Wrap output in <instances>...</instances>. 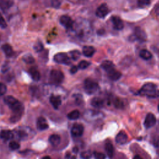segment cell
<instances>
[{
  "label": "cell",
  "mask_w": 159,
  "mask_h": 159,
  "mask_svg": "<svg viewBox=\"0 0 159 159\" xmlns=\"http://www.w3.org/2000/svg\"><path fill=\"white\" fill-rule=\"evenodd\" d=\"M139 93L142 96H147L150 98H155L159 97V90L157 86L152 83L145 84L139 90Z\"/></svg>",
  "instance_id": "cell-1"
},
{
  "label": "cell",
  "mask_w": 159,
  "mask_h": 159,
  "mask_svg": "<svg viewBox=\"0 0 159 159\" xmlns=\"http://www.w3.org/2000/svg\"><path fill=\"white\" fill-rule=\"evenodd\" d=\"M4 102L7 105L9 108L15 112H23L24 107L21 102H19L16 98L12 96H7L4 98Z\"/></svg>",
  "instance_id": "cell-2"
},
{
  "label": "cell",
  "mask_w": 159,
  "mask_h": 159,
  "mask_svg": "<svg viewBox=\"0 0 159 159\" xmlns=\"http://www.w3.org/2000/svg\"><path fill=\"white\" fill-rule=\"evenodd\" d=\"M84 89L87 93L92 95L99 90L98 84L91 79H86L84 82Z\"/></svg>",
  "instance_id": "cell-3"
},
{
  "label": "cell",
  "mask_w": 159,
  "mask_h": 159,
  "mask_svg": "<svg viewBox=\"0 0 159 159\" xmlns=\"http://www.w3.org/2000/svg\"><path fill=\"white\" fill-rule=\"evenodd\" d=\"M50 81L54 84H60L63 82L64 80L63 73L58 70H52L50 74Z\"/></svg>",
  "instance_id": "cell-4"
},
{
  "label": "cell",
  "mask_w": 159,
  "mask_h": 159,
  "mask_svg": "<svg viewBox=\"0 0 159 159\" xmlns=\"http://www.w3.org/2000/svg\"><path fill=\"white\" fill-rule=\"evenodd\" d=\"M103 114L95 110H88L84 113V117L87 121H97L102 119Z\"/></svg>",
  "instance_id": "cell-5"
},
{
  "label": "cell",
  "mask_w": 159,
  "mask_h": 159,
  "mask_svg": "<svg viewBox=\"0 0 159 159\" xmlns=\"http://www.w3.org/2000/svg\"><path fill=\"white\" fill-rule=\"evenodd\" d=\"M54 60L58 63L69 65L71 64V60L69 57L65 53H58L54 57Z\"/></svg>",
  "instance_id": "cell-6"
},
{
  "label": "cell",
  "mask_w": 159,
  "mask_h": 159,
  "mask_svg": "<svg viewBox=\"0 0 159 159\" xmlns=\"http://www.w3.org/2000/svg\"><path fill=\"white\" fill-rule=\"evenodd\" d=\"M84 132V127L80 124H75L71 130V135L74 137H81Z\"/></svg>",
  "instance_id": "cell-7"
},
{
  "label": "cell",
  "mask_w": 159,
  "mask_h": 159,
  "mask_svg": "<svg viewBox=\"0 0 159 159\" xmlns=\"http://www.w3.org/2000/svg\"><path fill=\"white\" fill-rule=\"evenodd\" d=\"M156 122L157 119L155 115L152 113H148V114H147L145 117L144 121V126L145 127V128L149 129L155 126Z\"/></svg>",
  "instance_id": "cell-8"
},
{
  "label": "cell",
  "mask_w": 159,
  "mask_h": 159,
  "mask_svg": "<svg viewBox=\"0 0 159 159\" xmlns=\"http://www.w3.org/2000/svg\"><path fill=\"white\" fill-rule=\"evenodd\" d=\"M60 24L67 29H71L73 26V22L70 17L67 15L61 16L60 19Z\"/></svg>",
  "instance_id": "cell-9"
},
{
  "label": "cell",
  "mask_w": 159,
  "mask_h": 159,
  "mask_svg": "<svg viewBox=\"0 0 159 159\" xmlns=\"http://www.w3.org/2000/svg\"><path fill=\"white\" fill-rule=\"evenodd\" d=\"M109 13V9L106 4L100 5L96 11V15L100 18H104Z\"/></svg>",
  "instance_id": "cell-10"
},
{
  "label": "cell",
  "mask_w": 159,
  "mask_h": 159,
  "mask_svg": "<svg viewBox=\"0 0 159 159\" xmlns=\"http://www.w3.org/2000/svg\"><path fill=\"white\" fill-rule=\"evenodd\" d=\"M134 36L135 38L140 42H144L147 39V35L145 31L139 27L135 28Z\"/></svg>",
  "instance_id": "cell-11"
},
{
  "label": "cell",
  "mask_w": 159,
  "mask_h": 159,
  "mask_svg": "<svg viewBox=\"0 0 159 159\" xmlns=\"http://www.w3.org/2000/svg\"><path fill=\"white\" fill-rule=\"evenodd\" d=\"M113 25L116 30H122L124 28V23L122 19L118 16H113L111 19Z\"/></svg>",
  "instance_id": "cell-12"
},
{
  "label": "cell",
  "mask_w": 159,
  "mask_h": 159,
  "mask_svg": "<svg viewBox=\"0 0 159 159\" xmlns=\"http://www.w3.org/2000/svg\"><path fill=\"white\" fill-rule=\"evenodd\" d=\"M128 137L125 132L121 131L116 137V142L119 145H124L127 141Z\"/></svg>",
  "instance_id": "cell-13"
},
{
  "label": "cell",
  "mask_w": 159,
  "mask_h": 159,
  "mask_svg": "<svg viewBox=\"0 0 159 159\" xmlns=\"http://www.w3.org/2000/svg\"><path fill=\"white\" fill-rule=\"evenodd\" d=\"M37 128L39 131H44L49 128V125L44 118L40 117L38 118L37 121Z\"/></svg>",
  "instance_id": "cell-14"
},
{
  "label": "cell",
  "mask_w": 159,
  "mask_h": 159,
  "mask_svg": "<svg viewBox=\"0 0 159 159\" xmlns=\"http://www.w3.org/2000/svg\"><path fill=\"white\" fill-rule=\"evenodd\" d=\"M108 77L113 81H116L121 77L122 74L119 71H117L115 70V68H113L109 71H108Z\"/></svg>",
  "instance_id": "cell-15"
},
{
  "label": "cell",
  "mask_w": 159,
  "mask_h": 159,
  "mask_svg": "<svg viewBox=\"0 0 159 159\" xmlns=\"http://www.w3.org/2000/svg\"><path fill=\"white\" fill-rule=\"evenodd\" d=\"M50 102L53 106V107L57 110L58 107L61 105L62 104V100L61 97L60 96H54L52 95L50 98Z\"/></svg>",
  "instance_id": "cell-16"
},
{
  "label": "cell",
  "mask_w": 159,
  "mask_h": 159,
  "mask_svg": "<svg viewBox=\"0 0 159 159\" xmlns=\"http://www.w3.org/2000/svg\"><path fill=\"white\" fill-rule=\"evenodd\" d=\"M13 137H14V135L13 132L10 130H3V131H2L1 132H0V137L5 140H10L13 139Z\"/></svg>",
  "instance_id": "cell-17"
},
{
  "label": "cell",
  "mask_w": 159,
  "mask_h": 159,
  "mask_svg": "<svg viewBox=\"0 0 159 159\" xmlns=\"http://www.w3.org/2000/svg\"><path fill=\"white\" fill-rule=\"evenodd\" d=\"M95 52V49L92 46H84L83 48V54L85 57H91Z\"/></svg>",
  "instance_id": "cell-18"
},
{
  "label": "cell",
  "mask_w": 159,
  "mask_h": 159,
  "mask_svg": "<svg viewBox=\"0 0 159 159\" xmlns=\"http://www.w3.org/2000/svg\"><path fill=\"white\" fill-rule=\"evenodd\" d=\"M91 105L95 108H101L104 105V101L100 98L95 97L92 99L91 101Z\"/></svg>",
  "instance_id": "cell-19"
},
{
  "label": "cell",
  "mask_w": 159,
  "mask_h": 159,
  "mask_svg": "<svg viewBox=\"0 0 159 159\" xmlns=\"http://www.w3.org/2000/svg\"><path fill=\"white\" fill-rule=\"evenodd\" d=\"M13 5L12 0H0V9L2 10L9 9Z\"/></svg>",
  "instance_id": "cell-20"
},
{
  "label": "cell",
  "mask_w": 159,
  "mask_h": 159,
  "mask_svg": "<svg viewBox=\"0 0 159 159\" xmlns=\"http://www.w3.org/2000/svg\"><path fill=\"white\" fill-rule=\"evenodd\" d=\"M101 67L103 70H105L106 71H109L110 70L114 68V63L110 61V60H105L103 61L101 64Z\"/></svg>",
  "instance_id": "cell-21"
},
{
  "label": "cell",
  "mask_w": 159,
  "mask_h": 159,
  "mask_svg": "<svg viewBox=\"0 0 159 159\" xmlns=\"http://www.w3.org/2000/svg\"><path fill=\"white\" fill-rule=\"evenodd\" d=\"M105 150L107 153V155L110 158L113 157V154H114V147H113V144L110 142L108 141L105 144Z\"/></svg>",
  "instance_id": "cell-22"
},
{
  "label": "cell",
  "mask_w": 159,
  "mask_h": 159,
  "mask_svg": "<svg viewBox=\"0 0 159 159\" xmlns=\"http://www.w3.org/2000/svg\"><path fill=\"white\" fill-rule=\"evenodd\" d=\"M61 141L60 137L57 134H52L49 137V142L53 146H57Z\"/></svg>",
  "instance_id": "cell-23"
},
{
  "label": "cell",
  "mask_w": 159,
  "mask_h": 159,
  "mask_svg": "<svg viewBox=\"0 0 159 159\" xmlns=\"http://www.w3.org/2000/svg\"><path fill=\"white\" fill-rule=\"evenodd\" d=\"M2 48L3 51L5 52V55L7 57H10L13 56V55L14 54V52H13L12 47L10 45H9V44H4L2 46Z\"/></svg>",
  "instance_id": "cell-24"
},
{
  "label": "cell",
  "mask_w": 159,
  "mask_h": 159,
  "mask_svg": "<svg viewBox=\"0 0 159 159\" xmlns=\"http://www.w3.org/2000/svg\"><path fill=\"white\" fill-rule=\"evenodd\" d=\"M30 74H31V76L32 77V78L33 79L34 81H36V82H38L39 80H40V78H41V75H40V73L39 72V71L35 68H31L30 70Z\"/></svg>",
  "instance_id": "cell-25"
},
{
  "label": "cell",
  "mask_w": 159,
  "mask_h": 159,
  "mask_svg": "<svg viewBox=\"0 0 159 159\" xmlns=\"http://www.w3.org/2000/svg\"><path fill=\"white\" fill-rule=\"evenodd\" d=\"M139 55L140 57L144 59V60H149L152 58V54L147 50L146 49H143L140 52V54H139Z\"/></svg>",
  "instance_id": "cell-26"
},
{
  "label": "cell",
  "mask_w": 159,
  "mask_h": 159,
  "mask_svg": "<svg viewBox=\"0 0 159 159\" xmlns=\"http://www.w3.org/2000/svg\"><path fill=\"white\" fill-rule=\"evenodd\" d=\"M80 117V112L78 110H73L69 113L67 118L70 120H76Z\"/></svg>",
  "instance_id": "cell-27"
},
{
  "label": "cell",
  "mask_w": 159,
  "mask_h": 159,
  "mask_svg": "<svg viewBox=\"0 0 159 159\" xmlns=\"http://www.w3.org/2000/svg\"><path fill=\"white\" fill-rule=\"evenodd\" d=\"M23 112H15L13 113V115L11 117L10 121L12 122H18L21 118Z\"/></svg>",
  "instance_id": "cell-28"
},
{
  "label": "cell",
  "mask_w": 159,
  "mask_h": 159,
  "mask_svg": "<svg viewBox=\"0 0 159 159\" xmlns=\"http://www.w3.org/2000/svg\"><path fill=\"white\" fill-rule=\"evenodd\" d=\"M70 54L71 58L73 60H77L78 58H80V56H81V53L77 50L71 51L70 52Z\"/></svg>",
  "instance_id": "cell-29"
},
{
  "label": "cell",
  "mask_w": 159,
  "mask_h": 159,
  "mask_svg": "<svg viewBox=\"0 0 159 159\" xmlns=\"http://www.w3.org/2000/svg\"><path fill=\"white\" fill-rule=\"evenodd\" d=\"M23 60L24 62L29 63V64L33 63L35 62V59L31 54H28V55H24L23 58Z\"/></svg>",
  "instance_id": "cell-30"
},
{
  "label": "cell",
  "mask_w": 159,
  "mask_h": 159,
  "mask_svg": "<svg viewBox=\"0 0 159 159\" xmlns=\"http://www.w3.org/2000/svg\"><path fill=\"white\" fill-rule=\"evenodd\" d=\"M151 0H137V5L140 8H144L150 4Z\"/></svg>",
  "instance_id": "cell-31"
},
{
  "label": "cell",
  "mask_w": 159,
  "mask_h": 159,
  "mask_svg": "<svg viewBox=\"0 0 159 159\" xmlns=\"http://www.w3.org/2000/svg\"><path fill=\"white\" fill-rule=\"evenodd\" d=\"M114 105L116 108H122L125 105L121 99L116 98L114 101Z\"/></svg>",
  "instance_id": "cell-32"
},
{
  "label": "cell",
  "mask_w": 159,
  "mask_h": 159,
  "mask_svg": "<svg viewBox=\"0 0 159 159\" xmlns=\"http://www.w3.org/2000/svg\"><path fill=\"white\" fill-rule=\"evenodd\" d=\"M90 65V62H88L86 60H82L79 63L78 68H80V69H82V70H84V69L88 68Z\"/></svg>",
  "instance_id": "cell-33"
},
{
  "label": "cell",
  "mask_w": 159,
  "mask_h": 159,
  "mask_svg": "<svg viewBox=\"0 0 159 159\" xmlns=\"http://www.w3.org/2000/svg\"><path fill=\"white\" fill-rule=\"evenodd\" d=\"M9 147L12 150H18V148H19L20 145L15 141H11L9 144Z\"/></svg>",
  "instance_id": "cell-34"
},
{
  "label": "cell",
  "mask_w": 159,
  "mask_h": 159,
  "mask_svg": "<svg viewBox=\"0 0 159 159\" xmlns=\"http://www.w3.org/2000/svg\"><path fill=\"white\" fill-rule=\"evenodd\" d=\"M34 50L37 52H41L43 49H44V46L43 44L41 42H36L34 46Z\"/></svg>",
  "instance_id": "cell-35"
},
{
  "label": "cell",
  "mask_w": 159,
  "mask_h": 159,
  "mask_svg": "<svg viewBox=\"0 0 159 159\" xmlns=\"http://www.w3.org/2000/svg\"><path fill=\"white\" fill-rule=\"evenodd\" d=\"M6 92H7L6 86L3 83H0V96H3L5 95Z\"/></svg>",
  "instance_id": "cell-36"
},
{
  "label": "cell",
  "mask_w": 159,
  "mask_h": 159,
  "mask_svg": "<svg viewBox=\"0 0 159 159\" xmlns=\"http://www.w3.org/2000/svg\"><path fill=\"white\" fill-rule=\"evenodd\" d=\"M62 3L61 0H51V5L55 8H58L60 6Z\"/></svg>",
  "instance_id": "cell-37"
},
{
  "label": "cell",
  "mask_w": 159,
  "mask_h": 159,
  "mask_svg": "<svg viewBox=\"0 0 159 159\" xmlns=\"http://www.w3.org/2000/svg\"><path fill=\"white\" fill-rule=\"evenodd\" d=\"M0 27L3 29H5L7 27V23L1 13H0Z\"/></svg>",
  "instance_id": "cell-38"
},
{
  "label": "cell",
  "mask_w": 159,
  "mask_h": 159,
  "mask_svg": "<svg viewBox=\"0 0 159 159\" xmlns=\"http://www.w3.org/2000/svg\"><path fill=\"white\" fill-rule=\"evenodd\" d=\"M18 135L20 139H25L28 137V134L23 131H19L18 132Z\"/></svg>",
  "instance_id": "cell-39"
},
{
  "label": "cell",
  "mask_w": 159,
  "mask_h": 159,
  "mask_svg": "<svg viewBox=\"0 0 159 159\" xmlns=\"http://www.w3.org/2000/svg\"><path fill=\"white\" fill-rule=\"evenodd\" d=\"M94 156L96 158H98V159H104L106 158V156L105 154L100 152H94Z\"/></svg>",
  "instance_id": "cell-40"
},
{
  "label": "cell",
  "mask_w": 159,
  "mask_h": 159,
  "mask_svg": "<svg viewBox=\"0 0 159 159\" xmlns=\"http://www.w3.org/2000/svg\"><path fill=\"white\" fill-rule=\"evenodd\" d=\"M91 155L92 154L90 153V152H87V151H85V152H84L81 153V157L82 158H90L91 157Z\"/></svg>",
  "instance_id": "cell-41"
},
{
  "label": "cell",
  "mask_w": 159,
  "mask_h": 159,
  "mask_svg": "<svg viewBox=\"0 0 159 159\" xmlns=\"http://www.w3.org/2000/svg\"><path fill=\"white\" fill-rule=\"evenodd\" d=\"M78 71V67L76 66H73L70 69V73L71 74H75Z\"/></svg>",
  "instance_id": "cell-42"
},
{
  "label": "cell",
  "mask_w": 159,
  "mask_h": 159,
  "mask_svg": "<svg viewBox=\"0 0 159 159\" xmlns=\"http://www.w3.org/2000/svg\"><path fill=\"white\" fill-rule=\"evenodd\" d=\"M153 144L155 147H159V137H156L154 140H153Z\"/></svg>",
  "instance_id": "cell-43"
},
{
  "label": "cell",
  "mask_w": 159,
  "mask_h": 159,
  "mask_svg": "<svg viewBox=\"0 0 159 159\" xmlns=\"http://www.w3.org/2000/svg\"><path fill=\"white\" fill-rule=\"evenodd\" d=\"M155 12H156V14H157V15L159 16V6H158L156 8V10H155Z\"/></svg>",
  "instance_id": "cell-44"
},
{
  "label": "cell",
  "mask_w": 159,
  "mask_h": 159,
  "mask_svg": "<svg viewBox=\"0 0 159 159\" xmlns=\"http://www.w3.org/2000/svg\"><path fill=\"white\" fill-rule=\"evenodd\" d=\"M141 158V157H139V156H135V157H134V158Z\"/></svg>",
  "instance_id": "cell-45"
},
{
  "label": "cell",
  "mask_w": 159,
  "mask_h": 159,
  "mask_svg": "<svg viewBox=\"0 0 159 159\" xmlns=\"http://www.w3.org/2000/svg\"><path fill=\"white\" fill-rule=\"evenodd\" d=\"M158 111H159V105H158Z\"/></svg>",
  "instance_id": "cell-46"
}]
</instances>
